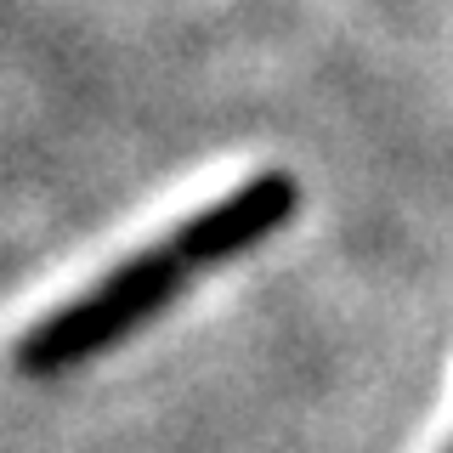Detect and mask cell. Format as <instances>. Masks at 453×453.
<instances>
[{"mask_svg": "<svg viewBox=\"0 0 453 453\" xmlns=\"http://www.w3.org/2000/svg\"><path fill=\"white\" fill-rule=\"evenodd\" d=\"M283 210H289V188L283 176H261L255 188H244L238 198H221V204L198 210L165 233L159 244H148L142 255L119 261L113 273L85 289L80 301H68L63 311H51L35 334L23 340V363L28 368H68L85 351L108 346L125 323H136V311H148L153 301H165L181 278L193 273L198 261H216V255H233L244 250L250 238H261Z\"/></svg>", "mask_w": 453, "mask_h": 453, "instance_id": "cell-1", "label": "cell"}]
</instances>
